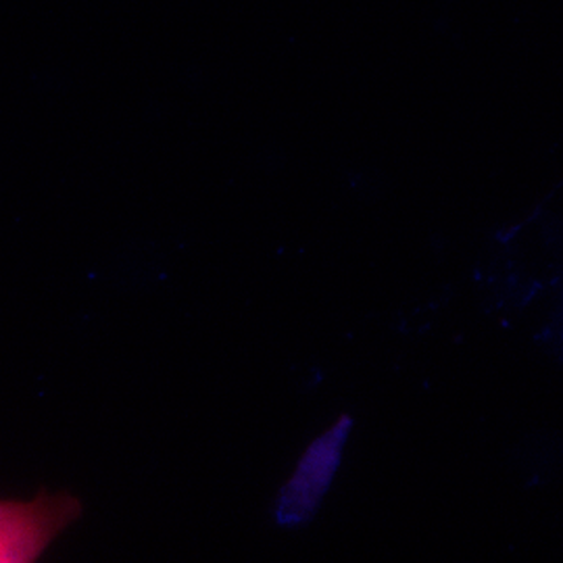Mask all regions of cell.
<instances>
[{
	"mask_svg": "<svg viewBox=\"0 0 563 563\" xmlns=\"http://www.w3.org/2000/svg\"><path fill=\"white\" fill-rule=\"evenodd\" d=\"M81 518V504L41 493L34 501H0V563L36 562L60 532Z\"/></svg>",
	"mask_w": 563,
	"mask_h": 563,
	"instance_id": "1",
	"label": "cell"
},
{
	"mask_svg": "<svg viewBox=\"0 0 563 563\" xmlns=\"http://www.w3.org/2000/svg\"><path fill=\"white\" fill-rule=\"evenodd\" d=\"M351 426L353 420L349 416H342L339 422L305 451L292 478L282 486L280 495L276 499L274 516L280 526L292 528L313 518L339 470L342 449L349 439Z\"/></svg>",
	"mask_w": 563,
	"mask_h": 563,
	"instance_id": "2",
	"label": "cell"
}]
</instances>
